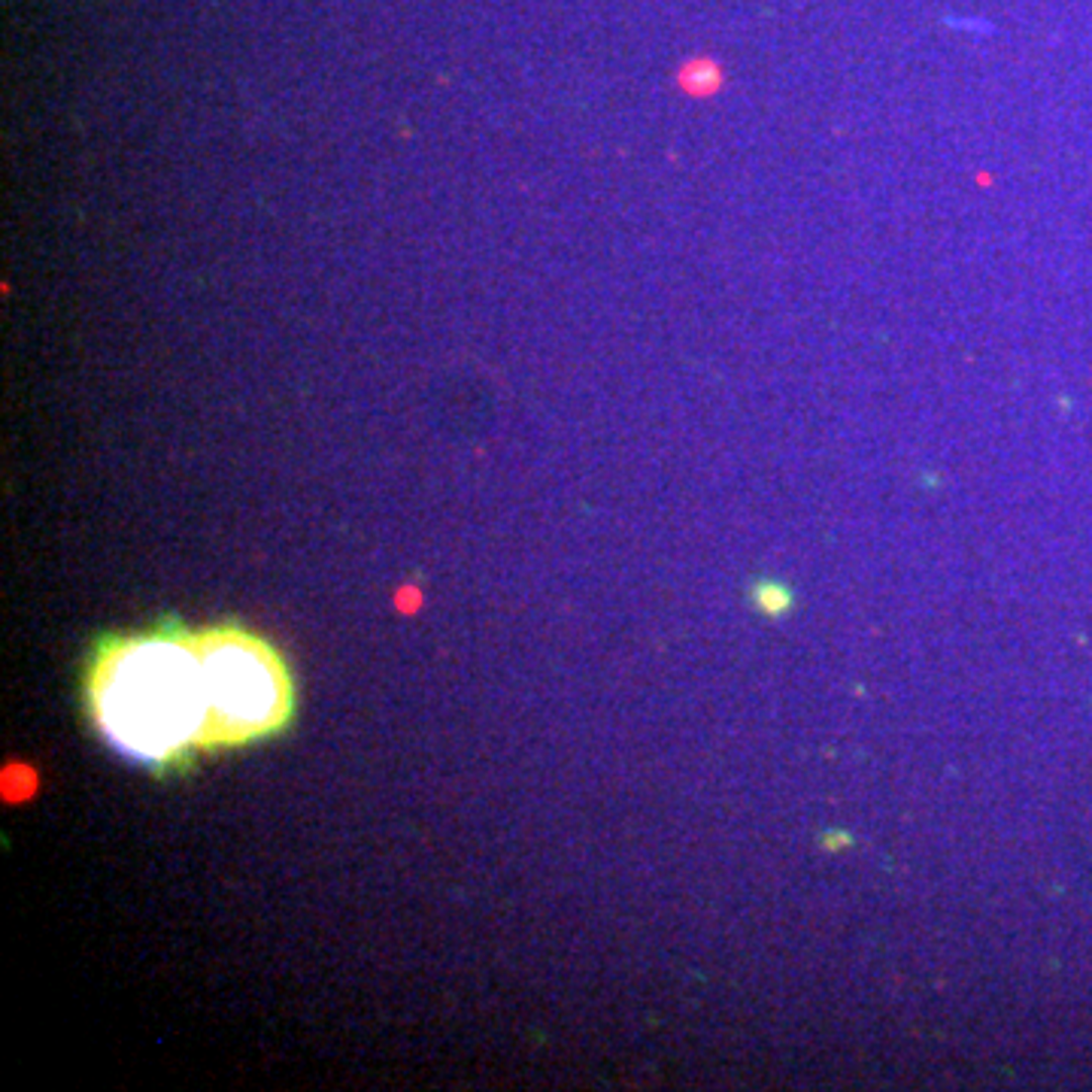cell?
I'll return each instance as SVG.
<instances>
[{
	"label": "cell",
	"mask_w": 1092,
	"mask_h": 1092,
	"mask_svg": "<svg viewBox=\"0 0 1092 1092\" xmlns=\"http://www.w3.org/2000/svg\"><path fill=\"white\" fill-rule=\"evenodd\" d=\"M89 725L128 762L156 774L207 756V683L192 628L177 622L101 637L83 671Z\"/></svg>",
	"instance_id": "cell-1"
},
{
	"label": "cell",
	"mask_w": 1092,
	"mask_h": 1092,
	"mask_svg": "<svg viewBox=\"0 0 1092 1092\" xmlns=\"http://www.w3.org/2000/svg\"><path fill=\"white\" fill-rule=\"evenodd\" d=\"M207 683V756L280 737L298 716L289 659L262 631L225 619L192 628Z\"/></svg>",
	"instance_id": "cell-2"
},
{
	"label": "cell",
	"mask_w": 1092,
	"mask_h": 1092,
	"mask_svg": "<svg viewBox=\"0 0 1092 1092\" xmlns=\"http://www.w3.org/2000/svg\"><path fill=\"white\" fill-rule=\"evenodd\" d=\"M680 86L689 92V95H713L719 86H722V71L719 65H713L710 59H695L686 65V71L680 74Z\"/></svg>",
	"instance_id": "cell-3"
}]
</instances>
